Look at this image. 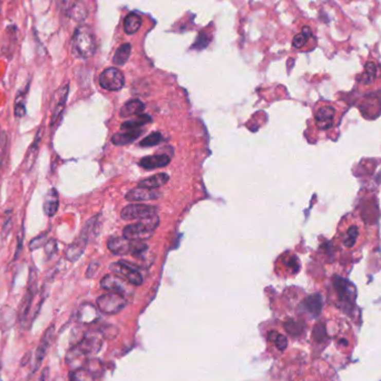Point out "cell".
<instances>
[{
	"label": "cell",
	"instance_id": "obj_1",
	"mask_svg": "<svg viewBox=\"0 0 381 381\" xmlns=\"http://www.w3.org/2000/svg\"><path fill=\"white\" fill-rule=\"evenodd\" d=\"M336 239L341 250L348 252L357 250L365 240V226L357 217L346 216L338 227Z\"/></svg>",
	"mask_w": 381,
	"mask_h": 381
},
{
	"label": "cell",
	"instance_id": "obj_2",
	"mask_svg": "<svg viewBox=\"0 0 381 381\" xmlns=\"http://www.w3.org/2000/svg\"><path fill=\"white\" fill-rule=\"evenodd\" d=\"M72 51L80 58H89L96 51V39L88 26H80L72 37Z\"/></svg>",
	"mask_w": 381,
	"mask_h": 381
},
{
	"label": "cell",
	"instance_id": "obj_3",
	"mask_svg": "<svg viewBox=\"0 0 381 381\" xmlns=\"http://www.w3.org/2000/svg\"><path fill=\"white\" fill-rule=\"evenodd\" d=\"M158 225V217L142 220V222L129 224L124 227V238L132 241H146L153 237Z\"/></svg>",
	"mask_w": 381,
	"mask_h": 381
},
{
	"label": "cell",
	"instance_id": "obj_4",
	"mask_svg": "<svg viewBox=\"0 0 381 381\" xmlns=\"http://www.w3.org/2000/svg\"><path fill=\"white\" fill-rule=\"evenodd\" d=\"M108 250L116 256H125V254L132 253L134 256L143 253L149 247L144 243H139L138 241H132L122 237L111 238L107 242Z\"/></svg>",
	"mask_w": 381,
	"mask_h": 381
},
{
	"label": "cell",
	"instance_id": "obj_5",
	"mask_svg": "<svg viewBox=\"0 0 381 381\" xmlns=\"http://www.w3.org/2000/svg\"><path fill=\"white\" fill-rule=\"evenodd\" d=\"M316 125L320 131H331L339 124L338 108L333 105H322L314 114Z\"/></svg>",
	"mask_w": 381,
	"mask_h": 381
},
{
	"label": "cell",
	"instance_id": "obj_6",
	"mask_svg": "<svg viewBox=\"0 0 381 381\" xmlns=\"http://www.w3.org/2000/svg\"><path fill=\"white\" fill-rule=\"evenodd\" d=\"M96 304L98 310L105 314H116L126 306L127 300L123 294L110 292L98 297Z\"/></svg>",
	"mask_w": 381,
	"mask_h": 381
},
{
	"label": "cell",
	"instance_id": "obj_7",
	"mask_svg": "<svg viewBox=\"0 0 381 381\" xmlns=\"http://www.w3.org/2000/svg\"><path fill=\"white\" fill-rule=\"evenodd\" d=\"M157 207L146 204H130L125 206L120 216L123 220H149L157 216Z\"/></svg>",
	"mask_w": 381,
	"mask_h": 381
},
{
	"label": "cell",
	"instance_id": "obj_8",
	"mask_svg": "<svg viewBox=\"0 0 381 381\" xmlns=\"http://www.w3.org/2000/svg\"><path fill=\"white\" fill-rule=\"evenodd\" d=\"M125 77L123 72L116 67H110L105 69L99 76V85L106 90L116 92L123 88Z\"/></svg>",
	"mask_w": 381,
	"mask_h": 381
},
{
	"label": "cell",
	"instance_id": "obj_9",
	"mask_svg": "<svg viewBox=\"0 0 381 381\" xmlns=\"http://www.w3.org/2000/svg\"><path fill=\"white\" fill-rule=\"evenodd\" d=\"M103 344V333L100 331H88L75 344L87 357L96 354Z\"/></svg>",
	"mask_w": 381,
	"mask_h": 381
},
{
	"label": "cell",
	"instance_id": "obj_10",
	"mask_svg": "<svg viewBox=\"0 0 381 381\" xmlns=\"http://www.w3.org/2000/svg\"><path fill=\"white\" fill-rule=\"evenodd\" d=\"M110 269L117 274L118 277L125 279L127 282L133 285H140L143 283V277L136 269L125 263L124 261H117L110 265Z\"/></svg>",
	"mask_w": 381,
	"mask_h": 381
},
{
	"label": "cell",
	"instance_id": "obj_11",
	"mask_svg": "<svg viewBox=\"0 0 381 381\" xmlns=\"http://www.w3.org/2000/svg\"><path fill=\"white\" fill-rule=\"evenodd\" d=\"M53 332H55V326L50 325L48 329H47L44 333V336L42 338V340H40V342L37 347V350H36V353H35V365H33V368H32V371H31V374L35 373L38 369L39 367L42 366V362L44 361L45 357L47 352H48V349H49V346L51 344L52 342V339H53Z\"/></svg>",
	"mask_w": 381,
	"mask_h": 381
},
{
	"label": "cell",
	"instance_id": "obj_12",
	"mask_svg": "<svg viewBox=\"0 0 381 381\" xmlns=\"http://www.w3.org/2000/svg\"><path fill=\"white\" fill-rule=\"evenodd\" d=\"M160 196V193L155 191V189H146V187H139L133 189L126 193L125 198L130 202H144V201L156 199Z\"/></svg>",
	"mask_w": 381,
	"mask_h": 381
},
{
	"label": "cell",
	"instance_id": "obj_13",
	"mask_svg": "<svg viewBox=\"0 0 381 381\" xmlns=\"http://www.w3.org/2000/svg\"><path fill=\"white\" fill-rule=\"evenodd\" d=\"M100 286L104 290L110 292H115L119 294H124L127 292V284L125 281L118 277L117 274H106V276L100 281Z\"/></svg>",
	"mask_w": 381,
	"mask_h": 381
},
{
	"label": "cell",
	"instance_id": "obj_14",
	"mask_svg": "<svg viewBox=\"0 0 381 381\" xmlns=\"http://www.w3.org/2000/svg\"><path fill=\"white\" fill-rule=\"evenodd\" d=\"M88 238L80 233V235L74 241V242L67 247L66 250V259L70 261V262H76V261L83 256V253L86 249V245L88 243Z\"/></svg>",
	"mask_w": 381,
	"mask_h": 381
},
{
	"label": "cell",
	"instance_id": "obj_15",
	"mask_svg": "<svg viewBox=\"0 0 381 381\" xmlns=\"http://www.w3.org/2000/svg\"><path fill=\"white\" fill-rule=\"evenodd\" d=\"M99 319V312L92 303H84L77 311V321L82 324H93Z\"/></svg>",
	"mask_w": 381,
	"mask_h": 381
},
{
	"label": "cell",
	"instance_id": "obj_16",
	"mask_svg": "<svg viewBox=\"0 0 381 381\" xmlns=\"http://www.w3.org/2000/svg\"><path fill=\"white\" fill-rule=\"evenodd\" d=\"M68 90H69V86L65 85L62 87V88H59L56 92L55 96H53L51 124L55 123L56 120L59 118V116L62 115L65 104H66V100H67V96H68Z\"/></svg>",
	"mask_w": 381,
	"mask_h": 381
},
{
	"label": "cell",
	"instance_id": "obj_17",
	"mask_svg": "<svg viewBox=\"0 0 381 381\" xmlns=\"http://www.w3.org/2000/svg\"><path fill=\"white\" fill-rule=\"evenodd\" d=\"M171 163V157L166 154H157V155L145 156L139 160V166L145 170H155L159 167L167 166Z\"/></svg>",
	"mask_w": 381,
	"mask_h": 381
},
{
	"label": "cell",
	"instance_id": "obj_18",
	"mask_svg": "<svg viewBox=\"0 0 381 381\" xmlns=\"http://www.w3.org/2000/svg\"><path fill=\"white\" fill-rule=\"evenodd\" d=\"M18 320V312L9 305H4L0 309V330L3 332L9 331L16 324Z\"/></svg>",
	"mask_w": 381,
	"mask_h": 381
},
{
	"label": "cell",
	"instance_id": "obj_19",
	"mask_svg": "<svg viewBox=\"0 0 381 381\" xmlns=\"http://www.w3.org/2000/svg\"><path fill=\"white\" fill-rule=\"evenodd\" d=\"M87 361V356L80 351L76 346L70 348V350L66 354V362L72 370L78 369V368H84V365Z\"/></svg>",
	"mask_w": 381,
	"mask_h": 381
},
{
	"label": "cell",
	"instance_id": "obj_20",
	"mask_svg": "<svg viewBox=\"0 0 381 381\" xmlns=\"http://www.w3.org/2000/svg\"><path fill=\"white\" fill-rule=\"evenodd\" d=\"M59 206V199H58V193L55 189H50L48 193L46 194L45 199H44V213L47 216H53L58 211Z\"/></svg>",
	"mask_w": 381,
	"mask_h": 381
},
{
	"label": "cell",
	"instance_id": "obj_21",
	"mask_svg": "<svg viewBox=\"0 0 381 381\" xmlns=\"http://www.w3.org/2000/svg\"><path fill=\"white\" fill-rule=\"evenodd\" d=\"M144 132L143 129L140 130H135V131H124L122 133H116L115 135L113 136L112 142L114 145L117 146H123L133 143L134 140H136L140 135H142Z\"/></svg>",
	"mask_w": 381,
	"mask_h": 381
},
{
	"label": "cell",
	"instance_id": "obj_22",
	"mask_svg": "<svg viewBox=\"0 0 381 381\" xmlns=\"http://www.w3.org/2000/svg\"><path fill=\"white\" fill-rule=\"evenodd\" d=\"M145 110V104L139 99H132L127 102L119 112L120 117H130L133 115H138Z\"/></svg>",
	"mask_w": 381,
	"mask_h": 381
},
{
	"label": "cell",
	"instance_id": "obj_23",
	"mask_svg": "<svg viewBox=\"0 0 381 381\" xmlns=\"http://www.w3.org/2000/svg\"><path fill=\"white\" fill-rule=\"evenodd\" d=\"M169 179H170L169 174L159 173V174H156V175H153L143 180H140V182L138 183V186L146 187V189H157V187L163 186L164 184L169 182Z\"/></svg>",
	"mask_w": 381,
	"mask_h": 381
},
{
	"label": "cell",
	"instance_id": "obj_24",
	"mask_svg": "<svg viewBox=\"0 0 381 381\" xmlns=\"http://www.w3.org/2000/svg\"><path fill=\"white\" fill-rule=\"evenodd\" d=\"M142 17H140L136 12H131L126 16L124 20V31L127 35H133L139 30L140 26H142Z\"/></svg>",
	"mask_w": 381,
	"mask_h": 381
},
{
	"label": "cell",
	"instance_id": "obj_25",
	"mask_svg": "<svg viewBox=\"0 0 381 381\" xmlns=\"http://www.w3.org/2000/svg\"><path fill=\"white\" fill-rule=\"evenodd\" d=\"M40 139H42V130H40V131L37 133V136H36L35 140H33V143L31 144L30 149H29L28 153H27V155H26L25 165H26V171H27V172H29V171L32 169L33 164H35V160H36L37 154H38V149H39Z\"/></svg>",
	"mask_w": 381,
	"mask_h": 381
},
{
	"label": "cell",
	"instance_id": "obj_26",
	"mask_svg": "<svg viewBox=\"0 0 381 381\" xmlns=\"http://www.w3.org/2000/svg\"><path fill=\"white\" fill-rule=\"evenodd\" d=\"M152 123V118L149 115H139L136 118H133L130 120H126L122 124L123 131H135L140 130L146 124Z\"/></svg>",
	"mask_w": 381,
	"mask_h": 381
},
{
	"label": "cell",
	"instance_id": "obj_27",
	"mask_svg": "<svg viewBox=\"0 0 381 381\" xmlns=\"http://www.w3.org/2000/svg\"><path fill=\"white\" fill-rule=\"evenodd\" d=\"M69 15L77 23L84 22V20L87 18V15H88L86 5L82 2V0H77V2H75V4L71 6V8L69 10Z\"/></svg>",
	"mask_w": 381,
	"mask_h": 381
},
{
	"label": "cell",
	"instance_id": "obj_28",
	"mask_svg": "<svg viewBox=\"0 0 381 381\" xmlns=\"http://www.w3.org/2000/svg\"><path fill=\"white\" fill-rule=\"evenodd\" d=\"M132 51V46L131 44H123L119 48L116 50L115 55L113 57V63L116 66H122L124 65L127 60H129Z\"/></svg>",
	"mask_w": 381,
	"mask_h": 381
},
{
	"label": "cell",
	"instance_id": "obj_29",
	"mask_svg": "<svg viewBox=\"0 0 381 381\" xmlns=\"http://www.w3.org/2000/svg\"><path fill=\"white\" fill-rule=\"evenodd\" d=\"M70 381H94L93 372L87 368H78L69 373Z\"/></svg>",
	"mask_w": 381,
	"mask_h": 381
},
{
	"label": "cell",
	"instance_id": "obj_30",
	"mask_svg": "<svg viewBox=\"0 0 381 381\" xmlns=\"http://www.w3.org/2000/svg\"><path fill=\"white\" fill-rule=\"evenodd\" d=\"M284 329L286 330L287 333L291 334L292 337H299L304 329V323L301 322V321L287 320L284 323Z\"/></svg>",
	"mask_w": 381,
	"mask_h": 381
},
{
	"label": "cell",
	"instance_id": "obj_31",
	"mask_svg": "<svg viewBox=\"0 0 381 381\" xmlns=\"http://www.w3.org/2000/svg\"><path fill=\"white\" fill-rule=\"evenodd\" d=\"M304 306H305V309L309 311L310 313L314 314V316H317V314H319V312L321 310V299H320V297L318 296V294H314V296L306 298L304 300Z\"/></svg>",
	"mask_w": 381,
	"mask_h": 381
},
{
	"label": "cell",
	"instance_id": "obj_32",
	"mask_svg": "<svg viewBox=\"0 0 381 381\" xmlns=\"http://www.w3.org/2000/svg\"><path fill=\"white\" fill-rule=\"evenodd\" d=\"M163 140L162 134L156 132V133H152L149 136L144 137L142 140L139 142V146L142 147H151V146H155L159 144Z\"/></svg>",
	"mask_w": 381,
	"mask_h": 381
},
{
	"label": "cell",
	"instance_id": "obj_33",
	"mask_svg": "<svg viewBox=\"0 0 381 381\" xmlns=\"http://www.w3.org/2000/svg\"><path fill=\"white\" fill-rule=\"evenodd\" d=\"M269 340L273 341L274 344H276V347L278 348L279 350L283 351L286 349L287 347V339L282 336V334L278 333L277 331H271L269 332Z\"/></svg>",
	"mask_w": 381,
	"mask_h": 381
},
{
	"label": "cell",
	"instance_id": "obj_34",
	"mask_svg": "<svg viewBox=\"0 0 381 381\" xmlns=\"http://www.w3.org/2000/svg\"><path fill=\"white\" fill-rule=\"evenodd\" d=\"M26 92L20 93L19 95L16 98V103H15V114L18 117H23L26 114Z\"/></svg>",
	"mask_w": 381,
	"mask_h": 381
},
{
	"label": "cell",
	"instance_id": "obj_35",
	"mask_svg": "<svg viewBox=\"0 0 381 381\" xmlns=\"http://www.w3.org/2000/svg\"><path fill=\"white\" fill-rule=\"evenodd\" d=\"M377 76V67L373 63H367L366 72L364 74V83L370 84Z\"/></svg>",
	"mask_w": 381,
	"mask_h": 381
},
{
	"label": "cell",
	"instance_id": "obj_36",
	"mask_svg": "<svg viewBox=\"0 0 381 381\" xmlns=\"http://www.w3.org/2000/svg\"><path fill=\"white\" fill-rule=\"evenodd\" d=\"M47 242V234L44 233V234H40L39 237L35 238L33 240H31V242L29 244V249L32 251V250H37L39 249V247L42 246H45Z\"/></svg>",
	"mask_w": 381,
	"mask_h": 381
},
{
	"label": "cell",
	"instance_id": "obj_37",
	"mask_svg": "<svg viewBox=\"0 0 381 381\" xmlns=\"http://www.w3.org/2000/svg\"><path fill=\"white\" fill-rule=\"evenodd\" d=\"M210 40H211V37L207 35V33H201V35H198L195 44L193 45V48L203 49L207 45H209Z\"/></svg>",
	"mask_w": 381,
	"mask_h": 381
},
{
	"label": "cell",
	"instance_id": "obj_38",
	"mask_svg": "<svg viewBox=\"0 0 381 381\" xmlns=\"http://www.w3.org/2000/svg\"><path fill=\"white\" fill-rule=\"evenodd\" d=\"M307 39H309V36H306L305 33L301 32V33H298V35L293 38V46L296 47V48H302V47L306 44Z\"/></svg>",
	"mask_w": 381,
	"mask_h": 381
},
{
	"label": "cell",
	"instance_id": "obj_39",
	"mask_svg": "<svg viewBox=\"0 0 381 381\" xmlns=\"http://www.w3.org/2000/svg\"><path fill=\"white\" fill-rule=\"evenodd\" d=\"M57 251V241L53 240V239H50L46 242L45 244V252L48 257H51L53 256V254L56 253Z\"/></svg>",
	"mask_w": 381,
	"mask_h": 381
},
{
	"label": "cell",
	"instance_id": "obj_40",
	"mask_svg": "<svg viewBox=\"0 0 381 381\" xmlns=\"http://www.w3.org/2000/svg\"><path fill=\"white\" fill-rule=\"evenodd\" d=\"M313 337H314V339L318 340V341H321L325 337V330H324L323 325L318 324L316 328H314Z\"/></svg>",
	"mask_w": 381,
	"mask_h": 381
},
{
	"label": "cell",
	"instance_id": "obj_41",
	"mask_svg": "<svg viewBox=\"0 0 381 381\" xmlns=\"http://www.w3.org/2000/svg\"><path fill=\"white\" fill-rule=\"evenodd\" d=\"M99 263L98 262H92L88 267H87V272H86V277L87 278H93L96 276V273L98 271Z\"/></svg>",
	"mask_w": 381,
	"mask_h": 381
},
{
	"label": "cell",
	"instance_id": "obj_42",
	"mask_svg": "<svg viewBox=\"0 0 381 381\" xmlns=\"http://www.w3.org/2000/svg\"><path fill=\"white\" fill-rule=\"evenodd\" d=\"M47 378H48V368H46V369L43 371L39 381H47Z\"/></svg>",
	"mask_w": 381,
	"mask_h": 381
},
{
	"label": "cell",
	"instance_id": "obj_43",
	"mask_svg": "<svg viewBox=\"0 0 381 381\" xmlns=\"http://www.w3.org/2000/svg\"><path fill=\"white\" fill-rule=\"evenodd\" d=\"M0 139H2V134H0Z\"/></svg>",
	"mask_w": 381,
	"mask_h": 381
}]
</instances>
